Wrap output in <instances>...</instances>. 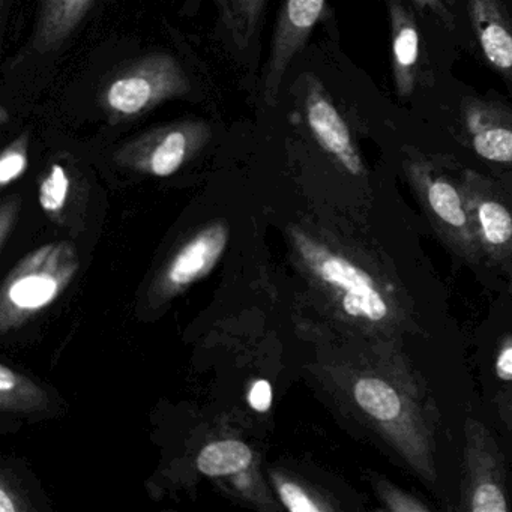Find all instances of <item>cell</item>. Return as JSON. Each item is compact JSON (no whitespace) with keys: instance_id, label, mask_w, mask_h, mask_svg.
Wrapping results in <instances>:
<instances>
[{"instance_id":"obj_14","label":"cell","mask_w":512,"mask_h":512,"mask_svg":"<svg viewBox=\"0 0 512 512\" xmlns=\"http://www.w3.org/2000/svg\"><path fill=\"white\" fill-rule=\"evenodd\" d=\"M226 242V227L221 224H215L200 233L173 262L169 271L172 283L188 284L205 275L223 253Z\"/></svg>"},{"instance_id":"obj_13","label":"cell","mask_w":512,"mask_h":512,"mask_svg":"<svg viewBox=\"0 0 512 512\" xmlns=\"http://www.w3.org/2000/svg\"><path fill=\"white\" fill-rule=\"evenodd\" d=\"M37 22L31 50L37 55L52 53L79 28L94 0H38Z\"/></svg>"},{"instance_id":"obj_25","label":"cell","mask_w":512,"mask_h":512,"mask_svg":"<svg viewBox=\"0 0 512 512\" xmlns=\"http://www.w3.org/2000/svg\"><path fill=\"white\" fill-rule=\"evenodd\" d=\"M16 386V376L10 368L0 365V391L8 392Z\"/></svg>"},{"instance_id":"obj_19","label":"cell","mask_w":512,"mask_h":512,"mask_svg":"<svg viewBox=\"0 0 512 512\" xmlns=\"http://www.w3.org/2000/svg\"><path fill=\"white\" fill-rule=\"evenodd\" d=\"M29 134L22 133L5 148L0 157V184L7 187L28 169Z\"/></svg>"},{"instance_id":"obj_6","label":"cell","mask_w":512,"mask_h":512,"mask_svg":"<svg viewBox=\"0 0 512 512\" xmlns=\"http://www.w3.org/2000/svg\"><path fill=\"white\" fill-rule=\"evenodd\" d=\"M467 208L482 260L502 266L512 260V190L475 170H461Z\"/></svg>"},{"instance_id":"obj_21","label":"cell","mask_w":512,"mask_h":512,"mask_svg":"<svg viewBox=\"0 0 512 512\" xmlns=\"http://www.w3.org/2000/svg\"><path fill=\"white\" fill-rule=\"evenodd\" d=\"M457 2L458 0H412L418 13L433 17L449 32L458 29Z\"/></svg>"},{"instance_id":"obj_12","label":"cell","mask_w":512,"mask_h":512,"mask_svg":"<svg viewBox=\"0 0 512 512\" xmlns=\"http://www.w3.org/2000/svg\"><path fill=\"white\" fill-rule=\"evenodd\" d=\"M466 10L479 52L512 86V16L505 0H466Z\"/></svg>"},{"instance_id":"obj_2","label":"cell","mask_w":512,"mask_h":512,"mask_svg":"<svg viewBox=\"0 0 512 512\" xmlns=\"http://www.w3.org/2000/svg\"><path fill=\"white\" fill-rule=\"evenodd\" d=\"M299 248L350 334L403 346L419 331L415 302L374 239L328 242L301 235Z\"/></svg>"},{"instance_id":"obj_1","label":"cell","mask_w":512,"mask_h":512,"mask_svg":"<svg viewBox=\"0 0 512 512\" xmlns=\"http://www.w3.org/2000/svg\"><path fill=\"white\" fill-rule=\"evenodd\" d=\"M343 364L344 391L373 440L424 484L437 479L439 412L401 344L356 337Z\"/></svg>"},{"instance_id":"obj_10","label":"cell","mask_w":512,"mask_h":512,"mask_svg":"<svg viewBox=\"0 0 512 512\" xmlns=\"http://www.w3.org/2000/svg\"><path fill=\"white\" fill-rule=\"evenodd\" d=\"M461 142L481 160L512 167V110L493 100L467 98L458 118Z\"/></svg>"},{"instance_id":"obj_20","label":"cell","mask_w":512,"mask_h":512,"mask_svg":"<svg viewBox=\"0 0 512 512\" xmlns=\"http://www.w3.org/2000/svg\"><path fill=\"white\" fill-rule=\"evenodd\" d=\"M70 178L61 164H53L49 175L41 182L40 203L46 212L61 211L67 202Z\"/></svg>"},{"instance_id":"obj_9","label":"cell","mask_w":512,"mask_h":512,"mask_svg":"<svg viewBox=\"0 0 512 512\" xmlns=\"http://www.w3.org/2000/svg\"><path fill=\"white\" fill-rule=\"evenodd\" d=\"M325 5L326 0H284L263 76V100L269 107L277 106L284 76L322 19Z\"/></svg>"},{"instance_id":"obj_27","label":"cell","mask_w":512,"mask_h":512,"mask_svg":"<svg viewBox=\"0 0 512 512\" xmlns=\"http://www.w3.org/2000/svg\"><path fill=\"white\" fill-rule=\"evenodd\" d=\"M0 115H2L0 116V122H2V125L7 124V109H5V107H2V109H0Z\"/></svg>"},{"instance_id":"obj_22","label":"cell","mask_w":512,"mask_h":512,"mask_svg":"<svg viewBox=\"0 0 512 512\" xmlns=\"http://www.w3.org/2000/svg\"><path fill=\"white\" fill-rule=\"evenodd\" d=\"M280 497L284 506L293 512H319L323 506L317 503L304 488L299 487L295 482H283L280 485Z\"/></svg>"},{"instance_id":"obj_11","label":"cell","mask_w":512,"mask_h":512,"mask_svg":"<svg viewBox=\"0 0 512 512\" xmlns=\"http://www.w3.org/2000/svg\"><path fill=\"white\" fill-rule=\"evenodd\" d=\"M388 11L392 80L398 98L409 100L419 86L430 80V62L422 46L418 23L409 7L401 0H388Z\"/></svg>"},{"instance_id":"obj_8","label":"cell","mask_w":512,"mask_h":512,"mask_svg":"<svg viewBox=\"0 0 512 512\" xmlns=\"http://www.w3.org/2000/svg\"><path fill=\"white\" fill-rule=\"evenodd\" d=\"M304 113L314 142L352 181L367 188L368 169L346 119L314 76L305 77Z\"/></svg>"},{"instance_id":"obj_5","label":"cell","mask_w":512,"mask_h":512,"mask_svg":"<svg viewBox=\"0 0 512 512\" xmlns=\"http://www.w3.org/2000/svg\"><path fill=\"white\" fill-rule=\"evenodd\" d=\"M460 511L506 512L511 509L506 463L491 431L478 419L464 424Z\"/></svg>"},{"instance_id":"obj_16","label":"cell","mask_w":512,"mask_h":512,"mask_svg":"<svg viewBox=\"0 0 512 512\" xmlns=\"http://www.w3.org/2000/svg\"><path fill=\"white\" fill-rule=\"evenodd\" d=\"M253 461V451L238 440H223L203 448L197 458L200 472L208 476L232 475L247 469Z\"/></svg>"},{"instance_id":"obj_24","label":"cell","mask_w":512,"mask_h":512,"mask_svg":"<svg viewBox=\"0 0 512 512\" xmlns=\"http://www.w3.org/2000/svg\"><path fill=\"white\" fill-rule=\"evenodd\" d=\"M494 404H496L500 419H502L503 424L512 436V385L499 391V394L494 398Z\"/></svg>"},{"instance_id":"obj_18","label":"cell","mask_w":512,"mask_h":512,"mask_svg":"<svg viewBox=\"0 0 512 512\" xmlns=\"http://www.w3.org/2000/svg\"><path fill=\"white\" fill-rule=\"evenodd\" d=\"M58 292V284L50 277L22 278L11 287L10 298L17 307L40 308L49 304Z\"/></svg>"},{"instance_id":"obj_7","label":"cell","mask_w":512,"mask_h":512,"mask_svg":"<svg viewBox=\"0 0 512 512\" xmlns=\"http://www.w3.org/2000/svg\"><path fill=\"white\" fill-rule=\"evenodd\" d=\"M211 137V125L205 119H181L139 134L119 149L116 158L122 164L166 178L178 172Z\"/></svg>"},{"instance_id":"obj_23","label":"cell","mask_w":512,"mask_h":512,"mask_svg":"<svg viewBox=\"0 0 512 512\" xmlns=\"http://www.w3.org/2000/svg\"><path fill=\"white\" fill-rule=\"evenodd\" d=\"M250 406L257 412H266L272 404V388L268 380H257L248 394Z\"/></svg>"},{"instance_id":"obj_28","label":"cell","mask_w":512,"mask_h":512,"mask_svg":"<svg viewBox=\"0 0 512 512\" xmlns=\"http://www.w3.org/2000/svg\"><path fill=\"white\" fill-rule=\"evenodd\" d=\"M509 290H511V295H512V275H511V281H509Z\"/></svg>"},{"instance_id":"obj_15","label":"cell","mask_w":512,"mask_h":512,"mask_svg":"<svg viewBox=\"0 0 512 512\" xmlns=\"http://www.w3.org/2000/svg\"><path fill=\"white\" fill-rule=\"evenodd\" d=\"M221 23L232 43L239 50H247L256 37L260 19L268 0H215Z\"/></svg>"},{"instance_id":"obj_26","label":"cell","mask_w":512,"mask_h":512,"mask_svg":"<svg viewBox=\"0 0 512 512\" xmlns=\"http://www.w3.org/2000/svg\"><path fill=\"white\" fill-rule=\"evenodd\" d=\"M16 511V505L13 500L8 496L5 488H0V512H14Z\"/></svg>"},{"instance_id":"obj_3","label":"cell","mask_w":512,"mask_h":512,"mask_svg":"<svg viewBox=\"0 0 512 512\" xmlns=\"http://www.w3.org/2000/svg\"><path fill=\"white\" fill-rule=\"evenodd\" d=\"M404 176L442 244L469 265L482 260L467 208L460 175L446 161L410 152L403 164Z\"/></svg>"},{"instance_id":"obj_17","label":"cell","mask_w":512,"mask_h":512,"mask_svg":"<svg viewBox=\"0 0 512 512\" xmlns=\"http://www.w3.org/2000/svg\"><path fill=\"white\" fill-rule=\"evenodd\" d=\"M374 496L380 503V509L388 512H430L433 506L425 502L422 497L409 493L398 487L395 482L389 481L385 476L373 473L370 478Z\"/></svg>"},{"instance_id":"obj_4","label":"cell","mask_w":512,"mask_h":512,"mask_svg":"<svg viewBox=\"0 0 512 512\" xmlns=\"http://www.w3.org/2000/svg\"><path fill=\"white\" fill-rule=\"evenodd\" d=\"M190 80L169 53H151L110 79L101 92V109L110 124L142 118L170 100L190 92Z\"/></svg>"}]
</instances>
